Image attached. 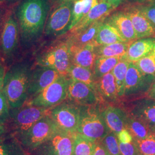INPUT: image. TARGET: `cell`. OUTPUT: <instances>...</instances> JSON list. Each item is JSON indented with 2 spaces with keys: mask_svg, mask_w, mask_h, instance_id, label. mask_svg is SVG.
I'll return each mask as SVG.
<instances>
[{
  "mask_svg": "<svg viewBox=\"0 0 155 155\" xmlns=\"http://www.w3.org/2000/svg\"><path fill=\"white\" fill-rule=\"evenodd\" d=\"M50 9L49 0H22L15 12L18 23L21 45L29 48L44 33Z\"/></svg>",
  "mask_w": 155,
  "mask_h": 155,
  "instance_id": "1",
  "label": "cell"
},
{
  "mask_svg": "<svg viewBox=\"0 0 155 155\" xmlns=\"http://www.w3.org/2000/svg\"><path fill=\"white\" fill-rule=\"evenodd\" d=\"M33 67L24 60L17 62L6 71L2 90L10 108H18L28 101V90Z\"/></svg>",
  "mask_w": 155,
  "mask_h": 155,
  "instance_id": "2",
  "label": "cell"
},
{
  "mask_svg": "<svg viewBox=\"0 0 155 155\" xmlns=\"http://www.w3.org/2000/svg\"><path fill=\"white\" fill-rule=\"evenodd\" d=\"M96 105L82 106L77 133L90 140L101 142L110 132Z\"/></svg>",
  "mask_w": 155,
  "mask_h": 155,
  "instance_id": "3",
  "label": "cell"
},
{
  "mask_svg": "<svg viewBox=\"0 0 155 155\" xmlns=\"http://www.w3.org/2000/svg\"><path fill=\"white\" fill-rule=\"evenodd\" d=\"M59 131L49 114L15 137L29 153Z\"/></svg>",
  "mask_w": 155,
  "mask_h": 155,
  "instance_id": "4",
  "label": "cell"
},
{
  "mask_svg": "<svg viewBox=\"0 0 155 155\" xmlns=\"http://www.w3.org/2000/svg\"><path fill=\"white\" fill-rule=\"evenodd\" d=\"M20 32L15 12H10L4 17L0 35V55L6 64L13 60L18 52Z\"/></svg>",
  "mask_w": 155,
  "mask_h": 155,
  "instance_id": "5",
  "label": "cell"
},
{
  "mask_svg": "<svg viewBox=\"0 0 155 155\" xmlns=\"http://www.w3.org/2000/svg\"><path fill=\"white\" fill-rule=\"evenodd\" d=\"M36 64L49 67L61 75H67L72 64L70 45L67 40L56 43L39 54L36 58Z\"/></svg>",
  "mask_w": 155,
  "mask_h": 155,
  "instance_id": "6",
  "label": "cell"
},
{
  "mask_svg": "<svg viewBox=\"0 0 155 155\" xmlns=\"http://www.w3.org/2000/svg\"><path fill=\"white\" fill-rule=\"evenodd\" d=\"M50 109L25 104L18 108H10L7 125L15 136L32 126L43 117L50 114Z\"/></svg>",
  "mask_w": 155,
  "mask_h": 155,
  "instance_id": "7",
  "label": "cell"
},
{
  "mask_svg": "<svg viewBox=\"0 0 155 155\" xmlns=\"http://www.w3.org/2000/svg\"><path fill=\"white\" fill-rule=\"evenodd\" d=\"M70 78L60 75L39 94L31 98L25 104L45 109H51L67 98Z\"/></svg>",
  "mask_w": 155,
  "mask_h": 155,
  "instance_id": "8",
  "label": "cell"
},
{
  "mask_svg": "<svg viewBox=\"0 0 155 155\" xmlns=\"http://www.w3.org/2000/svg\"><path fill=\"white\" fill-rule=\"evenodd\" d=\"M74 2L62 1L51 12L47 17L44 34L50 38L61 36L70 31Z\"/></svg>",
  "mask_w": 155,
  "mask_h": 155,
  "instance_id": "9",
  "label": "cell"
},
{
  "mask_svg": "<svg viewBox=\"0 0 155 155\" xmlns=\"http://www.w3.org/2000/svg\"><path fill=\"white\" fill-rule=\"evenodd\" d=\"M81 111V105L66 100L50 109V116L61 131L74 134L77 133Z\"/></svg>",
  "mask_w": 155,
  "mask_h": 155,
  "instance_id": "10",
  "label": "cell"
},
{
  "mask_svg": "<svg viewBox=\"0 0 155 155\" xmlns=\"http://www.w3.org/2000/svg\"><path fill=\"white\" fill-rule=\"evenodd\" d=\"M74 134L59 131L28 155H74Z\"/></svg>",
  "mask_w": 155,
  "mask_h": 155,
  "instance_id": "11",
  "label": "cell"
},
{
  "mask_svg": "<svg viewBox=\"0 0 155 155\" xmlns=\"http://www.w3.org/2000/svg\"><path fill=\"white\" fill-rule=\"evenodd\" d=\"M155 78L142 72L134 62H130L125 81L123 98H131L147 92Z\"/></svg>",
  "mask_w": 155,
  "mask_h": 155,
  "instance_id": "12",
  "label": "cell"
},
{
  "mask_svg": "<svg viewBox=\"0 0 155 155\" xmlns=\"http://www.w3.org/2000/svg\"><path fill=\"white\" fill-rule=\"evenodd\" d=\"M67 100L82 106L97 105L101 101L99 95L91 87L71 78L70 79Z\"/></svg>",
  "mask_w": 155,
  "mask_h": 155,
  "instance_id": "13",
  "label": "cell"
},
{
  "mask_svg": "<svg viewBox=\"0 0 155 155\" xmlns=\"http://www.w3.org/2000/svg\"><path fill=\"white\" fill-rule=\"evenodd\" d=\"M60 75L59 72L49 67L39 65L33 67L28 87V101L53 83Z\"/></svg>",
  "mask_w": 155,
  "mask_h": 155,
  "instance_id": "14",
  "label": "cell"
},
{
  "mask_svg": "<svg viewBox=\"0 0 155 155\" xmlns=\"http://www.w3.org/2000/svg\"><path fill=\"white\" fill-rule=\"evenodd\" d=\"M129 114L145 122L155 133V100L143 99L129 104Z\"/></svg>",
  "mask_w": 155,
  "mask_h": 155,
  "instance_id": "15",
  "label": "cell"
},
{
  "mask_svg": "<svg viewBox=\"0 0 155 155\" xmlns=\"http://www.w3.org/2000/svg\"><path fill=\"white\" fill-rule=\"evenodd\" d=\"M101 114L110 132L117 135L126 129L127 111L113 105H107L100 109Z\"/></svg>",
  "mask_w": 155,
  "mask_h": 155,
  "instance_id": "16",
  "label": "cell"
},
{
  "mask_svg": "<svg viewBox=\"0 0 155 155\" xmlns=\"http://www.w3.org/2000/svg\"><path fill=\"white\" fill-rule=\"evenodd\" d=\"M133 24L137 39L155 38V27L139 8L133 7L125 12Z\"/></svg>",
  "mask_w": 155,
  "mask_h": 155,
  "instance_id": "17",
  "label": "cell"
},
{
  "mask_svg": "<svg viewBox=\"0 0 155 155\" xmlns=\"http://www.w3.org/2000/svg\"><path fill=\"white\" fill-rule=\"evenodd\" d=\"M115 8V7L108 3L100 1L70 31L71 33H74L82 31L94 22L106 18V16Z\"/></svg>",
  "mask_w": 155,
  "mask_h": 155,
  "instance_id": "18",
  "label": "cell"
},
{
  "mask_svg": "<svg viewBox=\"0 0 155 155\" xmlns=\"http://www.w3.org/2000/svg\"><path fill=\"white\" fill-rule=\"evenodd\" d=\"M105 21L116 28L127 42L137 39L133 24L125 12L115 13L105 18Z\"/></svg>",
  "mask_w": 155,
  "mask_h": 155,
  "instance_id": "19",
  "label": "cell"
},
{
  "mask_svg": "<svg viewBox=\"0 0 155 155\" xmlns=\"http://www.w3.org/2000/svg\"><path fill=\"white\" fill-rule=\"evenodd\" d=\"M97 46L95 43H91L80 47H70L72 64L93 70L97 56Z\"/></svg>",
  "mask_w": 155,
  "mask_h": 155,
  "instance_id": "20",
  "label": "cell"
},
{
  "mask_svg": "<svg viewBox=\"0 0 155 155\" xmlns=\"http://www.w3.org/2000/svg\"><path fill=\"white\" fill-rule=\"evenodd\" d=\"M96 91L101 100L115 103L120 99L116 82L112 72H109L96 81Z\"/></svg>",
  "mask_w": 155,
  "mask_h": 155,
  "instance_id": "21",
  "label": "cell"
},
{
  "mask_svg": "<svg viewBox=\"0 0 155 155\" xmlns=\"http://www.w3.org/2000/svg\"><path fill=\"white\" fill-rule=\"evenodd\" d=\"M105 18L102 19L90 25L87 28L81 31L74 33L67 39L70 47H80L91 43H95V39L97 36L100 25Z\"/></svg>",
  "mask_w": 155,
  "mask_h": 155,
  "instance_id": "22",
  "label": "cell"
},
{
  "mask_svg": "<svg viewBox=\"0 0 155 155\" xmlns=\"http://www.w3.org/2000/svg\"><path fill=\"white\" fill-rule=\"evenodd\" d=\"M155 45V38L139 39L130 43L127 48L125 58L130 62H136L153 50Z\"/></svg>",
  "mask_w": 155,
  "mask_h": 155,
  "instance_id": "23",
  "label": "cell"
},
{
  "mask_svg": "<svg viewBox=\"0 0 155 155\" xmlns=\"http://www.w3.org/2000/svg\"><path fill=\"white\" fill-rule=\"evenodd\" d=\"M118 42H127L113 26L106 21L105 19L100 25L95 43L97 45H111Z\"/></svg>",
  "mask_w": 155,
  "mask_h": 155,
  "instance_id": "24",
  "label": "cell"
},
{
  "mask_svg": "<svg viewBox=\"0 0 155 155\" xmlns=\"http://www.w3.org/2000/svg\"><path fill=\"white\" fill-rule=\"evenodd\" d=\"M126 129L130 133L133 140H141L155 137V133L145 122L127 113Z\"/></svg>",
  "mask_w": 155,
  "mask_h": 155,
  "instance_id": "25",
  "label": "cell"
},
{
  "mask_svg": "<svg viewBox=\"0 0 155 155\" xmlns=\"http://www.w3.org/2000/svg\"><path fill=\"white\" fill-rule=\"evenodd\" d=\"M67 75L72 79L87 84L97 92L96 79L94 77L93 70L72 64Z\"/></svg>",
  "mask_w": 155,
  "mask_h": 155,
  "instance_id": "26",
  "label": "cell"
},
{
  "mask_svg": "<svg viewBox=\"0 0 155 155\" xmlns=\"http://www.w3.org/2000/svg\"><path fill=\"white\" fill-rule=\"evenodd\" d=\"M129 43L118 42L111 45H97L95 48L97 56L125 58Z\"/></svg>",
  "mask_w": 155,
  "mask_h": 155,
  "instance_id": "27",
  "label": "cell"
},
{
  "mask_svg": "<svg viewBox=\"0 0 155 155\" xmlns=\"http://www.w3.org/2000/svg\"><path fill=\"white\" fill-rule=\"evenodd\" d=\"M121 59L122 58L118 57L97 56L93 68L96 81L106 74L111 72Z\"/></svg>",
  "mask_w": 155,
  "mask_h": 155,
  "instance_id": "28",
  "label": "cell"
},
{
  "mask_svg": "<svg viewBox=\"0 0 155 155\" xmlns=\"http://www.w3.org/2000/svg\"><path fill=\"white\" fill-rule=\"evenodd\" d=\"M98 3V0H77L74 1L72 8V20L71 29L74 28L89 13L91 8Z\"/></svg>",
  "mask_w": 155,
  "mask_h": 155,
  "instance_id": "29",
  "label": "cell"
},
{
  "mask_svg": "<svg viewBox=\"0 0 155 155\" xmlns=\"http://www.w3.org/2000/svg\"><path fill=\"white\" fill-rule=\"evenodd\" d=\"M0 155H29L18 140L12 135L0 140Z\"/></svg>",
  "mask_w": 155,
  "mask_h": 155,
  "instance_id": "30",
  "label": "cell"
},
{
  "mask_svg": "<svg viewBox=\"0 0 155 155\" xmlns=\"http://www.w3.org/2000/svg\"><path fill=\"white\" fill-rule=\"evenodd\" d=\"M129 63L130 61H128L125 58H123L118 62L111 71L116 82L117 91L120 98L124 97L125 81Z\"/></svg>",
  "mask_w": 155,
  "mask_h": 155,
  "instance_id": "31",
  "label": "cell"
},
{
  "mask_svg": "<svg viewBox=\"0 0 155 155\" xmlns=\"http://www.w3.org/2000/svg\"><path fill=\"white\" fill-rule=\"evenodd\" d=\"M74 155H93L95 143L79 133L74 134Z\"/></svg>",
  "mask_w": 155,
  "mask_h": 155,
  "instance_id": "32",
  "label": "cell"
},
{
  "mask_svg": "<svg viewBox=\"0 0 155 155\" xmlns=\"http://www.w3.org/2000/svg\"><path fill=\"white\" fill-rule=\"evenodd\" d=\"M135 63L145 74L155 78V45L148 54Z\"/></svg>",
  "mask_w": 155,
  "mask_h": 155,
  "instance_id": "33",
  "label": "cell"
},
{
  "mask_svg": "<svg viewBox=\"0 0 155 155\" xmlns=\"http://www.w3.org/2000/svg\"><path fill=\"white\" fill-rule=\"evenodd\" d=\"M133 141L141 155H155V137Z\"/></svg>",
  "mask_w": 155,
  "mask_h": 155,
  "instance_id": "34",
  "label": "cell"
},
{
  "mask_svg": "<svg viewBox=\"0 0 155 155\" xmlns=\"http://www.w3.org/2000/svg\"><path fill=\"white\" fill-rule=\"evenodd\" d=\"M101 142L110 155H121L118 140L115 133L110 132Z\"/></svg>",
  "mask_w": 155,
  "mask_h": 155,
  "instance_id": "35",
  "label": "cell"
},
{
  "mask_svg": "<svg viewBox=\"0 0 155 155\" xmlns=\"http://www.w3.org/2000/svg\"><path fill=\"white\" fill-rule=\"evenodd\" d=\"M10 107L3 91L0 90V123L6 124L9 118Z\"/></svg>",
  "mask_w": 155,
  "mask_h": 155,
  "instance_id": "36",
  "label": "cell"
},
{
  "mask_svg": "<svg viewBox=\"0 0 155 155\" xmlns=\"http://www.w3.org/2000/svg\"><path fill=\"white\" fill-rule=\"evenodd\" d=\"M118 143L121 155H141L133 140L129 143Z\"/></svg>",
  "mask_w": 155,
  "mask_h": 155,
  "instance_id": "37",
  "label": "cell"
},
{
  "mask_svg": "<svg viewBox=\"0 0 155 155\" xmlns=\"http://www.w3.org/2000/svg\"><path fill=\"white\" fill-rule=\"evenodd\" d=\"M139 8L155 27V4L143 6Z\"/></svg>",
  "mask_w": 155,
  "mask_h": 155,
  "instance_id": "38",
  "label": "cell"
},
{
  "mask_svg": "<svg viewBox=\"0 0 155 155\" xmlns=\"http://www.w3.org/2000/svg\"><path fill=\"white\" fill-rule=\"evenodd\" d=\"M117 136L118 141L120 142L129 143L132 141L133 140V137L126 129L122 130L121 132H120L117 135Z\"/></svg>",
  "mask_w": 155,
  "mask_h": 155,
  "instance_id": "39",
  "label": "cell"
},
{
  "mask_svg": "<svg viewBox=\"0 0 155 155\" xmlns=\"http://www.w3.org/2000/svg\"><path fill=\"white\" fill-rule=\"evenodd\" d=\"M107 151L102 142L95 143L93 155H107Z\"/></svg>",
  "mask_w": 155,
  "mask_h": 155,
  "instance_id": "40",
  "label": "cell"
},
{
  "mask_svg": "<svg viewBox=\"0 0 155 155\" xmlns=\"http://www.w3.org/2000/svg\"><path fill=\"white\" fill-rule=\"evenodd\" d=\"M13 135L7 124L0 123V140Z\"/></svg>",
  "mask_w": 155,
  "mask_h": 155,
  "instance_id": "41",
  "label": "cell"
},
{
  "mask_svg": "<svg viewBox=\"0 0 155 155\" xmlns=\"http://www.w3.org/2000/svg\"><path fill=\"white\" fill-rule=\"evenodd\" d=\"M5 64V61L0 57V90L2 89L4 78L6 72Z\"/></svg>",
  "mask_w": 155,
  "mask_h": 155,
  "instance_id": "42",
  "label": "cell"
},
{
  "mask_svg": "<svg viewBox=\"0 0 155 155\" xmlns=\"http://www.w3.org/2000/svg\"><path fill=\"white\" fill-rule=\"evenodd\" d=\"M147 96L150 99L155 100V80L147 91Z\"/></svg>",
  "mask_w": 155,
  "mask_h": 155,
  "instance_id": "43",
  "label": "cell"
},
{
  "mask_svg": "<svg viewBox=\"0 0 155 155\" xmlns=\"http://www.w3.org/2000/svg\"><path fill=\"white\" fill-rule=\"evenodd\" d=\"M102 1L106 2L109 4H110L114 7L116 8L120 4V3L122 2V0H101Z\"/></svg>",
  "mask_w": 155,
  "mask_h": 155,
  "instance_id": "44",
  "label": "cell"
},
{
  "mask_svg": "<svg viewBox=\"0 0 155 155\" xmlns=\"http://www.w3.org/2000/svg\"><path fill=\"white\" fill-rule=\"evenodd\" d=\"M5 15L4 14L2 10L0 8V35H1V30H2V24H3V21H4Z\"/></svg>",
  "mask_w": 155,
  "mask_h": 155,
  "instance_id": "45",
  "label": "cell"
},
{
  "mask_svg": "<svg viewBox=\"0 0 155 155\" xmlns=\"http://www.w3.org/2000/svg\"><path fill=\"white\" fill-rule=\"evenodd\" d=\"M17 1H18V0H0V2L9 4H12V3L16 2Z\"/></svg>",
  "mask_w": 155,
  "mask_h": 155,
  "instance_id": "46",
  "label": "cell"
},
{
  "mask_svg": "<svg viewBox=\"0 0 155 155\" xmlns=\"http://www.w3.org/2000/svg\"><path fill=\"white\" fill-rule=\"evenodd\" d=\"M77 0H59V2H62V1H72V2H74Z\"/></svg>",
  "mask_w": 155,
  "mask_h": 155,
  "instance_id": "47",
  "label": "cell"
},
{
  "mask_svg": "<svg viewBox=\"0 0 155 155\" xmlns=\"http://www.w3.org/2000/svg\"><path fill=\"white\" fill-rule=\"evenodd\" d=\"M107 155H110V154H109V153H107Z\"/></svg>",
  "mask_w": 155,
  "mask_h": 155,
  "instance_id": "48",
  "label": "cell"
}]
</instances>
